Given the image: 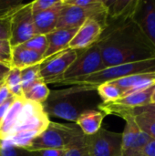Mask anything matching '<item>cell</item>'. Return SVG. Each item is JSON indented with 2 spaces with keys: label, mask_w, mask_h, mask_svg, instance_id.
<instances>
[{
  "label": "cell",
  "mask_w": 155,
  "mask_h": 156,
  "mask_svg": "<svg viewBox=\"0 0 155 156\" xmlns=\"http://www.w3.org/2000/svg\"><path fill=\"white\" fill-rule=\"evenodd\" d=\"M21 87L22 90H26L36 81L41 80L40 77V64L30 66L20 70Z\"/></svg>",
  "instance_id": "cell-26"
},
{
  "label": "cell",
  "mask_w": 155,
  "mask_h": 156,
  "mask_svg": "<svg viewBox=\"0 0 155 156\" xmlns=\"http://www.w3.org/2000/svg\"><path fill=\"white\" fill-rule=\"evenodd\" d=\"M0 156H40L37 152L28 151L26 149L16 147L2 141L0 146Z\"/></svg>",
  "instance_id": "cell-29"
},
{
  "label": "cell",
  "mask_w": 155,
  "mask_h": 156,
  "mask_svg": "<svg viewBox=\"0 0 155 156\" xmlns=\"http://www.w3.org/2000/svg\"><path fill=\"white\" fill-rule=\"evenodd\" d=\"M122 134L101 128L93 135L86 136L89 156H122Z\"/></svg>",
  "instance_id": "cell-9"
},
{
  "label": "cell",
  "mask_w": 155,
  "mask_h": 156,
  "mask_svg": "<svg viewBox=\"0 0 155 156\" xmlns=\"http://www.w3.org/2000/svg\"><path fill=\"white\" fill-rule=\"evenodd\" d=\"M129 156H155V140H151L143 148Z\"/></svg>",
  "instance_id": "cell-34"
},
{
  "label": "cell",
  "mask_w": 155,
  "mask_h": 156,
  "mask_svg": "<svg viewBox=\"0 0 155 156\" xmlns=\"http://www.w3.org/2000/svg\"><path fill=\"white\" fill-rule=\"evenodd\" d=\"M105 114L98 110H88L82 112L77 119L76 124L84 135L90 136L101 129Z\"/></svg>",
  "instance_id": "cell-21"
},
{
  "label": "cell",
  "mask_w": 155,
  "mask_h": 156,
  "mask_svg": "<svg viewBox=\"0 0 155 156\" xmlns=\"http://www.w3.org/2000/svg\"><path fill=\"white\" fill-rule=\"evenodd\" d=\"M83 135L76 123L50 121L46 130L32 141L26 150L36 152L44 149H67Z\"/></svg>",
  "instance_id": "cell-4"
},
{
  "label": "cell",
  "mask_w": 155,
  "mask_h": 156,
  "mask_svg": "<svg viewBox=\"0 0 155 156\" xmlns=\"http://www.w3.org/2000/svg\"><path fill=\"white\" fill-rule=\"evenodd\" d=\"M4 83V80H0V87L2 86V84Z\"/></svg>",
  "instance_id": "cell-43"
},
{
  "label": "cell",
  "mask_w": 155,
  "mask_h": 156,
  "mask_svg": "<svg viewBox=\"0 0 155 156\" xmlns=\"http://www.w3.org/2000/svg\"><path fill=\"white\" fill-rule=\"evenodd\" d=\"M96 44L106 68L155 58V47L133 20L107 27Z\"/></svg>",
  "instance_id": "cell-1"
},
{
  "label": "cell",
  "mask_w": 155,
  "mask_h": 156,
  "mask_svg": "<svg viewBox=\"0 0 155 156\" xmlns=\"http://www.w3.org/2000/svg\"><path fill=\"white\" fill-rule=\"evenodd\" d=\"M11 16L0 18V40H9Z\"/></svg>",
  "instance_id": "cell-33"
},
{
  "label": "cell",
  "mask_w": 155,
  "mask_h": 156,
  "mask_svg": "<svg viewBox=\"0 0 155 156\" xmlns=\"http://www.w3.org/2000/svg\"><path fill=\"white\" fill-rule=\"evenodd\" d=\"M88 90L85 86H76L69 90L50 91L43 108L47 114L76 122L78 117L88 111L81 102V95Z\"/></svg>",
  "instance_id": "cell-3"
},
{
  "label": "cell",
  "mask_w": 155,
  "mask_h": 156,
  "mask_svg": "<svg viewBox=\"0 0 155 156\" xmlns=\"http://www.w3.org/2000/svg\"><path fill=\"white\" fill-rule=\"evenodd\" d=\"M104 29V27L97 20L92 18L87 19L78 28L69 45V48L81 50L95 45L100 38Z\"/></svg>",
  "instance_id": "cell-11"
},
{
  "label": "cell",
  "mask_w": 155,
  "mask_h": 156,
  "mask_svg": "<svg viewBox=\"0 0 155 156\" xmlns=\"http://www.w3.org/2000/svg\"><path fill=\"white\" fill-rule=\"evenodd\" d=\"M125 128L122 133V156H129L134 152L143 148L152 139L142 132L132 118L125 117Z\"/></svg>",
  "instance_id": "cell-13"
},
{
  "label": "cell",
  "mask_w": 155,
  "mask_h": 156,
  "mask_svg": "<svg viewBox=\"0 0 155 156\" xmlns=\"http://www.w3.org/2000/svg\"><path fill=\"white\" fill-rule=\"evenodd\" d=\"M126 117L132 118L142 132L146 133L151 139L155 140L154 120L148 118V117H143V116H126ZM123 118H125V117H123Z\"/></svg>",
  "instance_id": "cell-27"
},
{
  "label": "cell",
  "mask_w": 155,
  "mask_h": 156,
  "mask_svg": "<svg viewBox=\"0 0 155 156\" xmlns=\"http://www.w3.org/2000/svg\"><path fill=\"white\" fill-rule=\"evenodd\" d=\"M63 3V0H36L31 2L32 13H37L48 10L55 6H58Z\"/></svg>",
  "instance_id": "cell-32"
},
{
  "label": "cell",
  "mask_w": 155,
  "mask_h": 156,
  "mask_svg": "<svg viewBox=\"0 0 155 156\" xmlns=\"http://www.w3.org/2000/svg\"><path fill=\"white\" fill-rule=\"evenodd\" d=\"M85 156H89V154H86V155Z\"/></svg>",
  "instance_id": "cell-45"
},
{
  "label": "cell",
  "mask_w": 155,
  "mask_h": 156,
  "mask_svg": "<svg viewBox=\"0 0 155 156\" xmlns=\"http://www.w3.org/2000/svg\"><path fill=\"white\" fill-rule=\"evenodd\" d=\"M44 59L41 54L19 45L13 47L11 49L10 67L21 70L30 66L41 64Z\"/></svg>",
  "instance_id": "cell-18"
},
{
  "label": "cell",
  "mask_w": 155,
  "mask_h": 156,
  "mask_svg": "<svg viewBox=\"0 0 155 156\" xmlns=\"http://www.w3.org/2000/svg\"><path fill=\"white\" fill-rule=\"evenodd\" d=\"M10 69H11V67L8 64L0 63V80H4V78L5 77V75L7 74V72L9 71Z\"/></svg>",
  "instance_id": "cell-40"
},
{
  "label": "cell",
  "mask_w": 155,
  "mask_h": 156,
  "mask_svg": "<svg viewBox=\"0 0 155 156\" xmlns=\"http://www.w3.org/2000/svg\"><path fill=\"white\" fill-rule=\"evenodd\" d=\"M26 100L23 97L15 98L12 105L8 109L4 120L0 124V140L5 141L6 138L10 135L11 132L16 125L22 110L24 108Z\"/></svg>",
  "instance_id": "cell-20"
},
{
  "label": "cell",
  "mask_w": 155,
  "mask_h": 156,
  "mask_svg": "<svg viewBox=\"0 0 155 156\" xmlns=\"http://www.w3.org/2000/svg\"><path fill=\"white\" fill-rule=\"evenodd\" d=\"M66 149H44L36 151L40 156H63Z\"/></svg>",
  "instance_id": "cell-36"
},
{
  "label": "cell",
  "mask_w": 155,
  "mask_h": 156,
  "mask_svg": "<svg viewBox=\"0 0 155 156\" xmlns=\"http://www.w3.org/2000/svg\"><path fill=\"white\" fill-rule=\"evenodd\" d=\"M154 86L155 85H153L143 90L132 92L112 102L119 106L126 107V108H135V107L145 106L147 104H150V98L153 93Z\"/></svg>",
  "instance_id": "cell-22"
},
{
  "label": "cell",
  "mask_w": 155,
  "mask_h": 156,
  "mask_svg": "<svg viewBox=\"0 0 155 156\" xmlns=\"http://www.w3.org/2000/svg\"><path fill=\"white\" fill-rule=\"evenodd\" d=\"M12 47L8 40H0V57L10 65Z\"/></svg>",
  "instance_id": "cell-35"
},
{
  "label": "cell",
  "mask_w": 155,
  "mask_h": 156,
  "mask_svg": "<svg viewBox=\"0 0 155 156\" xmlns=\"http://www.w3.org/2000/svg\"><path fill=\"white\" fill-rule=\"evenodd\" d=\"M77 58V51L67 48L48 58L40 64L41 80L48 85L60 83L65 72Z\"/></svg>",
  "instance_id": "cell-10"
},
{
  "label": "cell",
  "mask_w": 155,
  "mask_h": 156,
  "mask_svg": "<svg viewBox=\"0 0 155 156\" xmlns=\"http://www.w3.org/2000/svg\"><path fill=\"white\" fill-rule=\"evenodd\" d=\"M66 4L79 6V7H88L92 5L96 0H63Z\"/></svg>",
  "instance_id": "cell-37"
},
{
  "label": "cell",
  "mask_w": 155,
  "mask_h": 156,
  "mask_svg": "<svg viewBox=\"0 0 155 156\" xmlns=\"http://www.w3.org/2000/svg\"><path fill=\"white\" fill-rule=\"evenodd\" d=\"M77 30L78 28H58L48 34V48L43 56L44 58L69 48V45Z\"/></svg>",
  "instance_id": "cell-16"
},
{
  "label": "cell",
  "mask_w": 155,
  "mask_h": 156,
  "mask_svg": "<svg viewBox=\"0 0 155 156\" xmlns=\"http://www.w3.org/2000/svg\"><path fill=\"white\" fill-rule=\"evenodd\" d=\"M23 47L29 48L31 50H34L42 56H44L45 52L47 51L48 48V38L47 35H36L24 44H22Z\"/></svg>",
  "instance_id": "cell-28"
},
{
  "label": "cell",
  "mask_w": 155,
  "mask_h": 156,
  "mask_svg": "<svg viewBox=\"0 0 155 156\" xmlns=\"http://www.w3.org/2000/svg\"><path fill=\"white\" fill-rule=\"evenodd\" d=\"M92 18L100 23L104 28L107 27V8L103 0L96 2L88 7H79L66 4L63 1L56 29L79 28L87 19ZM105 30V29H104Z\"/></svg>",
  "instance_id": "cell-6"
},
{
  "label": "cell",
  "mask_w": 155,
  "mask_h": 156,
  "mask_svg": "<svg viewBox=\"0 0 155 156\" xmlns=\"http://www.w3.org/2000/svg\"><path fill=\"white\" fill-rule=\"evenodd\" d=\"M11 97H12L11 93H10L8 88L6 87V85L4 82L2 84V86L0 87V105L3 104L5 101H6Z\"/></svg>",
  "instance_id": "cell-39"
},
{
  "label": "cell",
  "mask_w": 155,
  "mask_h": 156,
  "mask_svg": "<svg viewBox=\"0 0 155 156\" xmlns=\"http://www.w3.org/2000/svg\"><path fill=\"white\" fill-rule=\"evenodd\" d=\"M49 93L50 90L48 85L42 80H39L23 91V98L26 101L43 105L48 100Z\"/></svg>",
  "instance_id": "cell-23"
},
{
  "label": "cell",
  "mask_w": 155,
  "mask_h": 156,
  "mask_svg": "<svg viewBox=\"0 0 155 156\" xmlns=\"http://www.w3.org/2000/svg\"><path fill=\"white\" fill-rule=\"evenodd\" d=\"M37 35L31 9V2L18 8L12 16L10 21V46L16 47L24 44Z\"/></svg>",
  "instance_id": "cell-8"
},
{
  "label": "cell",
  "mask_w": 155,
  "mask_h": 156,
  "mask_svg": "<svg viewBox=\"0 0 155 156\" xmlns=\"http://www.w3.org/2000/svg\"><path fill=\"white\" fill-rule=\"evenodd\" d=\"M99 111L103 112L105 115H116L121 118L126 116H143L148 117L155 121V104H147L145 106L126 108L119 106L113 102L100 103L98 106Z\"/></svg>",
  "instance_id": "cell-15"
},
{
  "label": "cell",
  "mask_w": 155,
  "mask_h": 156,
  "mask_svg": "<svg viewBox=\"0 0 155 156\" xmlns=\"http://www.w3.org/2000/svg\"><path fill=\"white\" fill-rule=\"evenodd\" d=\"M103 2L107 8V28L132 20L140 0H103Z\"/></svg>",
  "instance_id": "cell-12"
},
{
  "label": "cell",
  "mask_w": 155,
  "mask_h": 156,
  "mask_svg": "<svg viewBox=\"0 0 155 156\" xmlns=\"http://www.w3.org/2000/svg\"><path fill=\"white\" fill-rule=\"evenodd\" d=\"M100 98L102 101V103L112 102L115 101L123 96V92L120 87L111 83V82H105L100 85L96 89Z\"/></svg>",
  "instance_id": "cell-24"
},
{
  "label": "cell",
  "mask_w": 155,
  "mask_h": 156,
  "mask_svg": "<svg viewBox=\"0 0 155 156\" xmlns=\"http://www.w3.org/2000/svg\"><path fill=\"white\" fill-rule=\"evenodd\" d=\"M1 144H2V141L0 140V146H1Z\"/></svg>",
  "instance_id": "cell-44"
},
{
  "label": "cell",
  "mask_w": 155,
  "mask_h": 156,
  "mask_svg": "<svg viewBox=\"0 0 155 156\" xmlns=\"http://www.w3.org/2000/svg\"><path fill=\"white\" fill-rule=\"evenodd\" d=\"M62 5L63 3L48 10L33 14L34 24L37 34L48 35L56 29L58 19L59 16V12Z\"/></svg>",
  "instance_id": "cell-19"
},
{
  "label": "cell",
  "mask_w": 155,
  "mask_h": 156,
  "mask_svg": "<svg viewBox=\"0 0 155 156\" xmlns=\"http://www.w3.org/2000/svg\"><path fill=\"white\" fill-rule=\"evenodd\" d=\"M150 104H155V86L153 88V93L151 95V98H150Z\"/></svg>",
  "instance_id": "cell-41"
},
{
  "label": "cell",
  "mask_w": 155,
  "mask_h": 156,
  "mask_svg": "<svg viewBox=\"0 0 155 156\" xmlns=\"http://www.w3.org/2000/svg\"><path fill=\"white\" fill-rule=\"evenodd\" d=\"M4 82L8 88L12 96L18 98L23 97V90L21 87V77L20 69L16 68H11L5 77L4 78Z\"/></svg>",
  "instance_id": "cell-25"
},
{
  "label": "cell",
  "mask_w": 155,
  "mask_h": 156,
  "mask_svg": "<svg viewBox=\"0 0 155 156\" xmlns=\"http://www.w3.org/2000/svg\"><path fill=\"white\" fill-rule=\"evenodd\" d=\"M132 20L155 47V0H140Z\"/></svg>",
  "instance_id": "cell-14"
},
{
  "label": "cell",
  "mask_w": 155,
  "mask_h": 156,
  "mask_svg": "<svg viewBox=\"0 0 155 156\" xmlns=\"http://www.w3.org/2000/svg\"><path fill=\"white\" fill-rule=\"evenodd\" d=\"M49 116L43 105L26 100L20 118L5 141L8 144L26 149L32 141L43 133L49 123Z\"/></svg>",
  "instance_id": "cell-2"
},
{
  "label": "cell",
  "mask_w": 155,
  "mask_h": 156,
  "mask_svg": "<svg viewBox=\"0 0 155 156\" xmlns=\"http://www.w3.org/2000/svg\"><path fill=\"white\" fill-rule=\"evenodd\" d=\"M15 98H16V97L12 96V97L9 98L6 101H5L3 104L0 105V124H1V122H2V121L4 120V118H5V114H6L8 109H9L10 106L12 105V103H13Z\"/></svg>",
  "instance_id": "cell-38"
},
{
  "label": "cell",
  "mask_w": 155,
  "mask_h": 156,
  "mask_svg": "<svg viewBox=\"0 0 155 156\" xmlns=\"http://www.w3.org/2000/svg\"><path fill=\"white\" fill-rule=\"evenodd\" d=\"M76 51L77 58L65 72L61 84H72L78 80L106 69L97 44Z\"/></svg>",
  "instance_id": "cell-7"
},
{
  "label": "cell",
  "mask_w": 155,
  "mask_h": 156,
  "mask_svg": "<svg viewBox=\"0 0 155 156\" xmlns=\"http://www.w3.org/2000/svg\"><path fill=\"white\" fill-rule=\"evenodd\" d=\"M0 63H5V64H8V63H7L5 59H3L1 57H0ZM8 65H9V64H8ZM9 66H10V65H9Z\"/></svg>",
  "instance_id": "cell-42"
},
{
  "label": "cell",
  "mask_w": 155,
  "mask_h": 156,
  "mask_svg": "<svg viewBox=\"0 0 155 156\" xmlns=\"http://www.w3.org/2000/svg\"><path fill=\"white\" fill-rule=\"evenodd\" d=\"M88 154L86 135H83L66 149L63 156H85Z\"/></svg>",
  "instance_id": "cell-30"
},
{
  "label": "cell",
  "mask_w": 155,
  "mask_h": 156,
  "mask_svg": "<svg viewBox=\"0 0 155 156\" xmlns=\"http://www.w3.org/2000/svg\"><path fill=\"white\" fill-rule=\"evenodd\" d=\"M144 73H155V58L108 67L99 72L78 80L72 84L75 86L89 87L91 90H96L100 85L105 82L113 81L132 75Z\"/></svg>",
  "instance_id": "cell-5"
},
{
  "label": "cell",
  "mask_w": 155,
  "mask_h": 156,
  "mask_svg": "<svg viewBox=\"0 0 155 156\" xmlns=\"http://www.w3.org/2000/svg\"><path fill=\"white\" fill-rule=\"evenodd\" d=\"M120 87L123 92V96L129 95L132 92L143 90L145 88L155 85V73L136 74L129 77L122 78L113 81H110Z\"/></svg>",
  "instance_id": "cell-17"
},
{
  "label": "cell",
  "mask_w": 155,
  "mask_h": 156,
  "mask_svg": "<svg viewBox=\"0 0 155 156\" xmlns=\"http://www.w3.org/2000/svg\"><path fill=\"white\" fill-rule=\"evenodd\" d=\"M25 4L18 0H0V18L12 16Z\"/></svg>",
  "instance_id": "cell-31"
}]
</instances>
